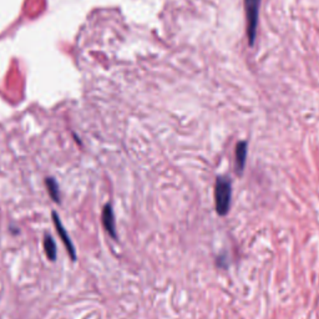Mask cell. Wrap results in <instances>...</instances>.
Returning a JSON list of instances; mask_svg holds the SVG:
<instances>
[{
    "label": "cell",
    "instance_id": "1",
    "mask_svg": "<svg viewBox=\"0 0 319 319\" xmlns=\"http://www.w3.org/2000/svg\"><path fill=\"white\" fill-rule=\"evenodd\" d=\"M231 196H232V186L230 178L226 176L217 177L215 185V203L216 211L220 216H226L230 211Z\"/></svg>",
    "mask_w": 319,
    "mask_h": 319
},
{
    "label": "cell",
    "instance_id": "2",
    "mask_svg": "<svg viewBox=\"0 0 319 319\" xmlns=\"http://www.w3.org/2000/svg\"><path fill=\"white\" fill-rule=\"evenodd\" d=\"M261 0H245L246 19H247V36L250 45L252 46L256 40L258 24V12H260Z\"/></svg>",
    "mask_w": 319,
    "mask_h": 319
},
{
    "label": "cell",
    "instance_id": "3",
    "mask_svg": "<svg viewBox=\"0 0 319 319\" xmlns=\"http://www.w3.org/2000/svg\"><path fill=\"white\" fill-rule=\"evenodd\" d=\"M52 221H54V225H55V227H56L57 233H59V236H60V238H61L62 243H64L65 247H66L67 253H69V256L71 257V260L75 261V260H76L75 247H74V245H72L71 240H70L69 235H67L66 230H65L64 226H62V223H61V221H60L59 216L56 215V212H52Z\"/></svg>",
    "mask_w": 319,
    "mask_h": 319
},
{
    "label": "cell",
    "instance_id": "4",
    "mask_svg": "<svg viewBox=\"0 0 319 319\" xmlns=\"http://www.w3.org/2000/svg\"><path fill=\"white\" fill-rule=\"evenodd\" d=\"M102 225H104L105 230L107 231L110 236H111L114 240H117V233H116V227H115V216L114 211H112L111 205H106L102 210Z\"/></svg>",
    "mask_w": 319,
    "mask_h": 319
},
{
    "label": "cell",
    "instance_id": "5",
    "mask_svg": "<svg viewBox=\"0 0 319 319\" xmlns=\"http://www.w3.org/2000/svg\"><path fill=\"white\" fill-rule=\"evenodd\" d=\"M236 170H237L238 175H242L243 170H245L246 160H247V142L241 141L238 142L236 146Z\"/></svg>",
    "mask_w": 319,
    "mask_h": 319
},
{
    "label": "cell",
    "instance_id": "6",
    "mask_svg": "<svg viewBox=\"0 0 319 319\" xmlns=\"http://www.w3.org/2000/svg\"><path fill=\"white\" fill-rule=\"evenodd\" d=\"M45 185H46L47 191H49L50 197H51L56 203H60V190L56 181H55L54 178L49 177L45 180Z\"/></svg>",
    "mask_w": 319,
    "mask_h": 319
},
{
    "label": "cell",
    "instance_id": "7",
    "mask_svg": "<svg viewBox=\"0 0 319 319\" xmlns=\"http://www.w3.org/2000/svg\"><path fill=\"white\" fill-rule=\"evenodd\" d=\"M44 248H45V253H46L49 260L51 261L56 260V245H55L54 240H52L50 236H45Z\"/></svg>",
    "mask_w": 319,
    "mask_h": 319
}]
</instances>
